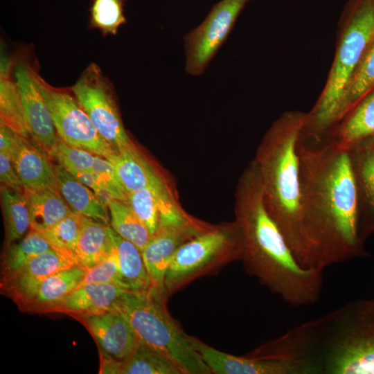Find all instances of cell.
I'll list each match as a JSON object with an SVG mask.
<instances>
[{"instance_id": "cell-1", "label": "cell", "mask_w": 374, "mask_h": 374, "mask_svg": "<svg viewBox=\"0 0 374 374\" xmlns=\"http://www.w3.org/2000/svg\"><path fill=\"white\" fill-rule=\"evenodd\" d=\"M301 206L314 268L366 256L359 235L357 189L349 150L299 136Z\"/></svg>"}, {"instance_id": "cell-2", "label": "cell", "mask_w": 374, "mask_h": 374, "mask_svg": "<svg viewBox=\"0 0 374 374\" xmlns=\"http://www.w3.org/2000/svg\"><path fill=\"white\" fill-rule=\"evenodd\" d=\"M235 222L242 235L240 260L247 274L292 307L308 306L320 300L323 269L303 267L294 258L266 208L253 161L238 181Z\"/></svg>"}, {"instance_id": "cell-3", "label": "cell", "mask_w": 374, "mask_h": 374, "mask_svg": "<svg viewBox=\"0 0 374 374\" xmlns=\"http://www.w3.org/2000/svg\"><path fill=\"white\" fill-rule=\"evenodd\" d=\"M305 374H374V299L348 302L263 344Z\"/></svg>"}, {"instance_id": "cell-4", "label": "cell", "mask_w": 374, "mask_h": 374, "mask_svg": "<svg viewBox=\"0 0 374 374\" xmlns=\"http://www.w3.org/2000/svg\"><path fill=\"white\" fill-rule=\"evenodd\" d=\"M306 114L284 113L274 122L257 149L253 162L261 179L266 208L297 262L314 268L303 222L297 144Z\"/></svg>"}, {"instance_id": "cell-5", "label": "cell", "mask_w": 374, "mask_h": 374, "mask_svg": "<svg viewBox=\"0 0 374 374\" xmlns=\"http://www.w3.org/2000/svg\"><path fill=\"white\" fill-rule=\"evenodd\" d=\"M374 35L373 0H350L343 15L341 32L326 86L306 114L301 136L322 141L329 138L347 113L349 86L360 58Z\"/></svg>"}, {"instance_id": "cell-6", "label": "cell", "mask_w": 374, "mask_h": 374, "mask_svg": "<svg viewBox=\"0 0 374 374\" xmlns=\"http://www.w3.org/2000/svg\"><path fill=\"white\" fill-rule=\"evenodd\" d=\"M167 300L154 287L127 291L112 309L121 312L132 326L138 340L173 360L184 374H211L179 323L166 308Z\"/></svg>"}, {"instance_id": "cell-7", "label": "cell", "mask_w": 374, "mask_h": 374, "mask_svg": "<svg viewBox=\"0 0 374 374\" xmlns=\"http://www.w3.org/2000/svg\"><path fill=\"white\" fill-rule=\"evenodd\" d=\"M242 240L235 222L215 225L181 246L172 255L165 275L166 298L195 280L215 275L228 264L240 260Z\"/></svg>"}, {"instance_id": "cell-8", "label": "cell", "mask_w": 374, "mask_h": 374, "mask_svg": "<svg viewBox=\"0 0 374 374\" xmlns=\"http://www.w3.org/2000/svg\"><path fill=\"white\" fill-rule=\"evenodd\" d=\"M36 80L51 111L57 134L63 141L107 159L116 153L99 134L71 88L52 86L39 73Z\"/></svg>"}, {"instance_id": "cell-9", "label": "cell", "mask_w": 374, "mask_h": 374, "mask_svg": "<svg viewBox=\"0 0 374 374\" xmlns=\"http://www.w3.org/2000/svg\"><path fill=\"white\" fill-rule=\"evenodd\" d=\"M71 88L99 134L116 152L133 143L123 127L114 87L96 64L91 63Z\"/></svg>"}, {"instance_id": "cell-10", "label": "cell", "mask_w": 374, "mask_h": 374, "mask_svg": "<svg viewBox=\"0 0 374 374\" xmlns=\"http://www.w3.org/2000/svg\"><path fill=\"white\" fill-rule=\"evenodd\" d=\"M250 1L220 0L204 21L184 37L186 73L199 76L204 72Z\"/></svg>"}, {"instance_id": "cell-11", "label": "cell", "mask_w": 374, "mask_h": 374, "mask_svg": "<svg viewBox=\"0 0 374 374\" xmlns=\"http://www.w3.org/2000/svg\"><path fill=\"white\" fill-rule=\"evenodd\" d=\"M38 69L25 53L14 57L13 78L31 137L47 153L58 139L49 107L38 87Z\"/></svg>"}, {"instance_id": "cell-12", "label": "cell", "mask_w": 374, "mask_h": 374, "mask_svg": "<svg viewBox=\"0 0 374 374\" xmlns=\"http://www.w3.org/2000/svg\"><path fill=\"white\" fill-rule=\"evenodd\" d=\"M214 226L191 216L180 222L161 223L142 251L152 286L166 300L163 282L171 257L184 244Z\"/></svg>"}, {"instance_id": "cell-13", "label": "cell", "mask_w": 374, "mask_h": 374, "mask_svg": "<svg viewBox=\"0 0 374 374\" xmlns=\"http://www.w3.org/2000/svg\"><path fill=\"white\" fill-rule=\"evenodd\" d=\"M195 350L214 374H305L299 364L285 360L235 356L190 336Z\"/></svg>"}, {"instance_id": "cell-14", "label": "cell", "mask_w": 374, "mask_h": 374, "mask_svg": "<svg viewBox=\"0 0 374 374\" xmlns=\"http://www.w3.org/2000/svg\"><path fill=\"white\" fill-rule=\"evenodd\" d=\"M82 317L98 343L100 353L119 362L130 357L137 344L138 338L130 323L121 312L111 309Z\"/></svg>"}, {"instance_id": "cell-15", "label": "cell", "mask_w": 374, "mask_h": 374, "mask_svg": "<svg viewBox=\"0 0 374 374\" xmlns=\"http://www.w3.org/2000/svg\"><path fill=\"white\" fill-rule=\"evenodd\" d=\"M355 179L362 240L374 231V136L349 150Z\"/></svg>"}, {"instance_id": "cell-16", "label": "cell", "mask_w": 374, "mask_h": 374, "mask_svg": "<svg viewBox=\"0 0 374 374\" xmlns=\"http://www.w3.org/2000/svg\"><path fill=\"white\" fill-rule=\"evenodd\" d=\"M9 155L24 188L57 189L54 167L29 139L15 132Z\"/></svg>"}, {"instance_id": "cell-17", "label": "cell", "mask_w": 374, "mask_h": 374, "mask_svg": "<svg viewBox=\"0 0 374 374\" xmlns=\"http://www.w3.org/2000/svg\"><path fill=\"white\" fill-rule=\"evenodd\" d=\"M76 266L53 249L42 253L25 267L8 275V287L19 299L32 302L41 284L55 273Z\"/></svg>"}, {"instance_id": "cell-18", "label": "cell", "mask_w": 374, "mask_h": 374, "mask_svg": "<svg viewBox=\"0 0 374 374\" xmlns=\"http://www.w3.org/2000/svg\"><path fill=\"white\" fill-rule=\"evenodd\" d=\"M127 291L116 283L85 284L69 293L53 307L80 316L97 314L111 310L116 301Z\"/></svg>"}, {"instance_id": "cell-19", "label": "cell", "mask_w": 374, "mask_h": 374, "mask_svg": "<svg viewBox=\"0 0 374 374\" xmlns=\"http://www.w3.org/2000/svg\"><path fill=\"white\" fill-rule=\"evenodd\" d=\"M373 136L374 88L343 117L328 140L340 148L349 150Z\"/></svg>"}, {"instance_id": "cell-20", "label": "cell", "mask_w": 374, "mask_h": 374, "mask_svg": "<svg viewBox=\"0 0 374 374\" xmlns=\"http://www.w3.org/2000/svg\"><path fill=\"white\" fill-rule=\"evenodd\" d=\"M107 160L113 165L127 193L164 181L134 143L114 153Z\"/></svg>"}, {"instance_id": "cell-21", "label": "cell", "mask_w": 374, "mask_h": 374, "mask_svg": "<svg viewBox=\"0 0 374 374\" xmlns=\"http://www.w3.org/2000/svg\"><path fill=\"white\" fill-rule=\"evenodd\" d=\"M58 191L71 209L80 215L109 224L107 206L89 187L60 165L54 166Z\"/></svg>"}, {"instance_id": "cell-22", "label": "cell", "mask_w": 374, "mask_h": 374, "mask_svg": "<svg viewBox=\"0 0 374 374\" xmlns=\"http://www.w3.org/2000/svg\"><path fill=\"white\" fill-rule=\"evenodd\" d=\"M114 229L108 224L80 215V231L76 247L80 267L89 269L114 250Z\"/></svg>"}, {"instance_id": "cell-23", "label": "cell", "mask_w": 374, "mask_h": 374, "mask_svg": "<svg viewBox=\"0 0 374 374\" xmlns=\"http://www.w3.org/2000/svg\"><path fill=\"white\" fill-rule=\"evenodd\" d=\"M14 58L1 56L0 62V122L24 138L31 136L20 96L13 78Z\"/></svg>"}, {"instance_id": "cell-24", "label": "cell", "mask_w": 374, "mask_h": 374, "mask_svg": "<svg viewBox=\"0 0 374 374\" xmlns=\"http://www.w3.org/2000/svg\"><path fill=\"white\" fill-rule=\"evenodd\" d=\"M28 200L30 229L42 232L50 229L73 211L55 188H24Z\"/></svg>"}, {"instance_id": "cell-25", "label": "cell", "mask_w": 374, "mask_h": 374, "mask_svg": "<svg viewBox=\"0 0 374 374\" xmlns=\"http://www.w3.org/2000/svg\"><path fill=\"white\" fill-rule=\"evenodd\" d=\"M113 238L119 265L118 284L128 291H145L153 287L142 253L132 242L114 230Z\"/></svg>"}, {"instance_id": "cell-26", "label": "cell", "mask_w": 374, "mask_h": 374, "mask_svg": "<svg viewBox=\"0 0 374 374\" xmlns=\"http://www.w3.org/2000/svg\"><path fill=\"white\" fill-rule=\"evenodd\" d=\"M120 374H184L161 351L138 340L130 357L122 362Z\"/></svg>"}, {"instance_id": "cell-27", "label": "cell", "mask_w": 374, "mask_h": 374, "mask_svg": "<svg viewBox=\"0 0 374 374\" xmlns=\"http://www.w3.org/2000/svg\"><path fill=\"white\" fill-rule=\"evenodd\" d=\"M1 206L6 224V242L21 239L30 228V212L25 191L1 186Z\"/></svg>"}, {"instance_id": "cell-28", "label": "cell", "mask_w": 374, "mask_h": 374, "mask_svg": "<svg viewBox=\"0 0 374 374\" xmlns=\"http://www.w3.org/2000/svg\"><path fill=\"white\" fill-rule=\"evenodd\" d=\"M112 228L122 238L134 243L142 252L152 238V234L123 202L110 199L107 202Z\"/></svg>"}, {"instance_id": "cell-29", "label": "cell", "mask_w": 374, "mask_h": 374, "mask_svg": "<svg viewBox=\"0 0 374 374\" xmlns=\"http://www.w3.org/2000/svg\"><path fill=\"white\" fill-rule=\"evenodd\" d=\"M86 272L84 268L73 266L55 273L41 284L32 303L52 308L79 287Z\"/></svg>"}, {"instance_id": "cell-30", "label": "cell", "mask_w": 374, "mask_h": 374, "mask_svg": "<svg viewBox=\"0 0 374 374\" xmlns=\"http://www.w3.org/2000/svg\"><path fill=\"white\" fill-rule=\"evenodd\" d=\"M80 231V214L73 211L56 224L40 232L57 253L79 266L76 247Z\"/></svg>"}, {"instance_id": "cell-31", "label": "cell", "mask_w": 374, "mask_h": 374, "mask_svg": "<svg viewBox=\"0 0 374 374\" xmlns=\"http://www.w3.org/2000/svg\"><path fill=\"white\" fill-rule=\"evenodd\" d=\"M51 249L49 242L40 232L30 229L19 242L9 246L3 265L7 274L23 268L38 255Z\"/></svg>"}, {"instance_id": "cell-32", "label": "cell", "mask_w": 374, "mask_h": 374, "mask_svg": "<svg viewBox=\"0 0 374 374\" xmlns=\"http://www.w3.org/2000/svg\"><path fill=\"white\" fill-rule=\"evenodd\" d=\"M125 0H91L90 26L105 36L116 35L126 22L124 15Z\"/></svg>"}, {"instance_id": "cell-33", "label": "cell", "mask_w": 374, "mask_h": 374, "mask_svg": "<svg viewBox=\"0 0 374 374\" xmlns=\"http://www.w3.org/2000/svg\"><path fill=\"white\" fill-rule=\"evenodd\" d=\"M373 88L374 35L366 47L353 75L347 96V113Z\"/></svg>"}, {"instance_id": "cell-34", "label": "cell", "mask_w": 374, "mask_h": 374, "mask_svg": "<svg viewBox=\"0 0 374 374\" xmlns=\"http://www.w3.org/2000/svg\"><path fill=\"white\" fill-rule=\"evenodd\" d=\"M48 154L72 175L92 172L96 157L88 151L69 145L60 137Z\"/></svg>"}, {"instance_id": "cell-35", "label": "cell", "mask_w": 374, "mask_h": 374, "mask_svg": "<svg viewBox=\"0 0 374 374\" xmlns=\"http://www.w3.org/2000/svg\"><path fill=\"white\" fill-rule=\"evenodd\" d=\"M92 173L102 191L108 194L112 199L127 202V193L109 161L96 155Z\"/></svg>"}, {"instance_id": "cell-36", "label": "cell", "mask_w": 374, "mask_h": 374, "mask_svg": "<svg viewBox=\"0 0 374 374\" xmlns=\"http://www.w3.org/2000/svg\"><path fill=\"white\" fill-rule=\"evenodd\" d=\"M119 278V265L116 248L104 260L87 270L79 286L89 283H116Z\"/></svg>"}, {"instance_id": "cell-37", "label": "cell", "mask_w": 374, "mask_h": 374, "mask_svg": "<svg viewBox=\"0 0 374 374\" xmlns=\"http://www.w3.org/2000/svg\"><path fill=\"white\" fill-rule=\"evenodd\" d=\"M0 180L3 186L24 191V186L15 170L10 155L0 151Z\"/></svg>"}, {"instance_id": "cell-38", "label": "cell", "mask_w": 374, "mask_h": 374, "mask_svg": "<svg viewBox=\"0 0 374 374\" xmlns=\"http://www.w3.org/2000/svg\"><path fill=\"white\" fill-rule=\"evenodd\" d=\"M122 362L100 353V373L120 374Z\"/></svg>"}, {"instance_id": "cell-39", "label": "cell", "mask_w": 374, "mask_h": 374, "mask_svg": "<svg viewBox=\"0 0 374 374\" xmlns=\"http://www.w3.org/2000/svg\"><path fill=\"white\" fill-rule=\"evenodd\" d=\"M15 132L6 124L0 122V151L10 153Z\"/></svg>"}, {"instance_id": "cell-40", "label": "cell", "mask_w": 374, "mask_h": 374, "mask_svg": "<svg viewBox=\"0 0 374 374\" xmlns=\"http://www.w3.org/2000/svg\"><path fill=\"white\" fill-rule=\"evenodd\" d=\"M373 3H374V0H373Z\"/></svg>"}]
</instances>
